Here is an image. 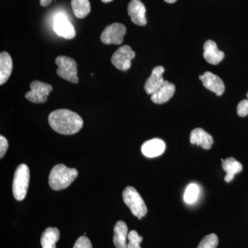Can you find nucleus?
<instances>
[{
	"label": "nucleus",
	"mask_w": 248,
	"mask_h": 248,
	"mask_svg": "<svg viewBox=\"0 0 248 248\" xmlns=\"http://www.w3.org/2000/svg\"><path fill=\"white\" fill-rule=\"evenodd\" d=\"M72 9L77 17L83 19L91 12V4L89 0H72Z\"/></svg>",
	"instance_id": "obj_21"
},
{
	"label": "nucleus",
	"mask_w": 248,
	"mask_h": 248,
	"mask_svg": "<svg viewBox=\"0 0 248 248\" xmlns=\"http://www.w3.org/2000/svg\"><path fill=\"white\" fill-rule=\"evenodd\" d=\"M165 69L161 66L155 67L152 71L150 78L146 80L144 89L147 94H152L157 91L164 84L165 80L163 78Z\"/></svg>",
	"instance_id": "obj_12"
},
{
	"label": "nucleus",
	"mask_w": 248,
	"mask_h": 248,
	"mask_svg": "<svg viewBox=\"0 0 248 248\" xmlns=\"http://www.w3.org/2000/svg\"><path fill=\"white\" fill-rule=\"evenodd\" d=\"M247 97H248V92L247 93Z\"/></svg>",
	"instance_id": "obj_31"
},
{
	"label": "nucleus",
	"mask_w": 248,
	"mask_h": 248,
	"mask_svg": "<svg viewBox=\"0 0 248 248\" xmlns=\"http://www.w3.org/2000/svg\"><path fill=\"white\" fill-rule=\"evenodd\" d=\"M52 1L53 0H40V4L42 6H47L52 2Z\"/></svg>",
	"instance_id": "obj_28"
},
{
	"label": "nucleus",
	"mask_w": 248,
	"mask_h": 248,
	"mask_svg": "<svg viewBox=\"0 0 248 248\" xmlns=\"http://www.w3.org/2000/svg\"><path fill=\"white\" fill-rule=\"evenodd\" d=\"M126 33V28L120 23L108 26L101 35V41L105 45H120L123 42Z\"/></svg>",
	"instance_id": "obj_6"
},
{
	"label": "nucleus",
	"mask_w": 248,
	"mask_h": 248,
	"mask_svg": "<svg viewBox=\"0 0 248 248\" xmlns=\"http://www.w3.org/2000/svg\"><path fill=\"white\" fill-rule=\"evenodd\" d=\"M166 144L159 139H153L143 143L141 146V152L147 157L153 158L160 156L164 153Z\"/></svg>",
	"instance_id": "obj_15"
},
{
	"label": "nucleus",
	"mask_w": 248,
	"mask_h": 248,
	"mask_svg": "<svg viewBox=\"0 0 248 248\" xmlns=\"http://www.w3.org/2000/svg\"><path fill=\"white\" fill-rule=\"evenodd\" d=\"M175 92V86L168 81H165L164 84L157 91L151 94L152 102L155 104H161L169 102Z\"/></svg>",
	"instance_id": "obj_14"
},
{
	"label": "nucleus",
	"mask_w": 248,
	"mask_h": 248,
	"mask_svg": "<svg viewBox=\"0 0 248 248\" xmlns=\"http://www.w3.org/2000/svg\"><path fill=\"white\" fill-rule=\"evenodd\" d=\"M50 127L57 133L70 135L78 133L82 128V118L78 114L67 109H59L49 115Z\"/></svg>",
	"instance_id": "obj_1"
},
{
	"label": "nucleus",
	"mask_w": 248,
	"mask_h": 248,
	"mask_svg": "<svg viewBox=\"0 0 248 248\" xmlns=\"http://www.w3.org/2000/svg\"><path fill=\"white\" fill-rule=\"evenodd\" d=\"M203 50V58L210 64H218L224 58V53L218 50L217 44L213 40L205 42Z\"/></svg>",
	"instance_id": "obj_13"
},
{
	"label": "nucleus",
	"mask_w": 248,
	"mask_h": 248,
	"mask_svg": "<svg viewBox=\"0 0 248 248\" xmlns=\"http://www.w3.org/2000/svg\"><path fill=\"white\" fill-rule=\"evenodd\" d=\"M128 239L129 242L127 244V248H141L140 245L143 241V238L136 231H130L128 234Z\"/></svg>",
	"instance_id": "obj_24"
},
{
	"label": "nucleus",
	"mask_w": 248,
	"mask_h": 248,
	"mask_svg": "<svg viewBox=\"0 0 248 248\" xmlns=\"http://www.w3.org/2000/svg\"><path fill=\"white\" fill-rule=\"evenodd\" d=\"M73 248H93V246L89 238L82 236L78 238Z\"/></svg>",
	"instance_id": "obj_25"
},
{
	"label": "nucleus",
	"mask_w": 248,
	"mask_h": 248,
	"mask_svg": "<svg viewBox=\"0 0 248 248\" xmlns=\"http://www.w3.org/2000/svg\"><path fill=\"white\" fill-rule=\"evenodd\" d=\"M53 30L57 35L66 40H72L76 35V29L63 14H59L55 17Z\"/></svg>",
	"instance_id": "obj_9"
},
{
	"label": "nucleus",
	"mask_w": 248,
	"mask_h": 248,
	"mask_svg": "<svg viewBox=\"0 0 248 248\" xmlns=\"http://www.w3.org/2000/svg\"><path fill=\"white\" fill-rule=\"evenodd\" d=\"M190 141L192 144L202 146L205 150L210 149L213 144V137L202 128H196L191 132Z\"/></svg>",
	"instance_id": "obj_16"
},
{
	"label": "nucleus",
	"mask_w": 248,
	"mask_h": 248,
	"mask_svg": "<svg viewBox=\"0 0 248 248\" xmlns=\"http://www.w3.org/2000/svg\"><path fill=\"white\" fill-rule=\"evenodd\" d=\"M78 175V170L69 169L63 164L54 166L49 175V186L54 190H61L68 187Z\"/></svg>",
	"instance_id": "obj_2"
},
{
	"label": "nucleus",
	"mask_w": 248,
	"mask_h": 248,
	"mask_svg": "<svg viewBox=\"0 0 248 248\" xmlns=\"http://www.w3.org/2000/svg\"><path fill=\"white\" fill-rule=\"evenodd\" d=\"M13 71V61L11 57L6 52L0 54V84L7 81Z\"/></svg>",
	"instance_id": "obj_19"
},
{
	"label": "nucleus",
	"mask_w": 248,
	"mask_h": 248,
	"mask_svg": "<svg viewBox=\"0 0 248 248\" xmlns=\"http://www.w3.org/2000/svg\"><path fill=\"white\" fill-rule=\"evenodd\" d=\"M166 2L169 3V4H172V3L176 2L177 0H164Z\"/></svg>",
	"instance_id": "obj_29"
},
{
	"label": "nucleus",
	"mask_w": 248,
	"mask_h": 248,
	"mask_svg": "<svg viewBox=\"0 0 248 248\" xmlns=\"http://www.w3.org/2000/svg\"><path fill=\"white\" fill-rule=\"evenodd\" d=\"M112 0H102V1L104 3H108V2H110V1H112Z\"/></svg>",
	"instance_id": "obj_30"
},
{
	"label": "nucleus",
	"mask_w": 248,
	"mask_h": 248,
	"mask_svg": "<svg viewBox=\"0 0 248 248\" xmlns=\"http://www.w3.org/2000/svg\"><path fill=\"white\" fill-rule=\"evenodd\" d=\"M135 57V52L129 46H123L112 55L111 62L117 69L125 71L131 66V60Z\"/></svg>",
	"instance_id": "obj_8"
},
{
	"label": "nucleus",
	"mask_w": 248,
	"mask_h": 248,
	"mask_svg": "<svg viewBox=\"0 0 248 248\" xmlns=\"http://www.w3.org/2000/svg\"><path fill=\"white\" fill-rule=\"evenodd\" d=\"M200 79L203 83L205 89L215 93L217 96H221L224 93V83L223 80L216 75L207 71L203 75L200 76Z\"/></svg>",
	"instance_id": "obj_10"
},
{
	"label": "nucleus",
	"mask_w": 248,
	"mask_h": 248,
	"mask_svg": "<svg viewBox=\"0 0 248 248\" xmlns=\"http://www.w3.org/2000/svg\"><path fill=\"white\" fill-rule=\"evenodd\" d=\"M123 200L125 205L130 208L134 216L141 219L146 216L148 209L143 199L135 187L128 186L123 192Z\"/></svg>",
	"instance_id": "obj_3"
},
{
	"label": "nucleus",
	"mask_w": 248,
	"mask_h": 248,
	"mask_svg": "<svg viewBox=\"0 0 248 248\" xmlns=\"http://www.w3.org/2000/svg\"><path fill=\"white\" fill-rule=\"evenodd\" d=\"M146 9L140 0H132L128 6V14L132 22L138 26H145L147 20Z\"/></svg>",
	"instance_id": "obj_11"
},
{
	"label": "nucleus",
	"mask_w": 248,
	"mask_h": 248,
	"mask_svg": "<svg viewBox=\"0 0 248 248\" xmlns=\"http://www.w3.org/2000/svg\"><path fill=\"white\" fill-rule=\"evenodd\" d=\"M55 63L58 66L57 74L60 78L73 84H78L79 81L77 69L78 64L73 59L61 55L56 58Z\"/></svg>",
	"instance_id": "obj_5"
},
{
	"label": "nucleus",
	"mask_w": 248,
	"mask_h": 248,
	"mask_svg": "<svg viewBox=\"0 0 248 248\" xmlns=\"http://www.w3.org/2000/svg\"><path fill=\"white\" fill-rule=\"evenodd\" d=\"M60 231L58 228H46L41 236L42 248H56V243L60 239Z\"/></svg>",
	"instance_id": "obj_20"
},
{
	"label": "nucleus",
	"mask_w": 248,
	"mask_h": 248,
	"mask_svg": "<svg viewBox=\"0 0 248 248\" xmlns=\"http://www.w3.org/2000/svg\"><path fill=\"white\" fill-rule=\"evenodd\" d=\"M221 161L222 168L226 172L225 181L227 183L232 182L234 179L235 174L242 171V164L236 161L234 158L230 157L226 159H221Z\"/></svg>",
	"instance_id": "obj_18"
},
{
	"label": "nucleus",
	"mask_w": 248,
	"mask_h": 248,
	"mask_svg": "<svg viewBox=\"0 0 248 248\" xmlns=\"http://www.w3.org/2000/svg\"><path fill=\"white\" fill-rule=\"evenodd\" d=\"M128 226L125 222L119 221L114 228L113 243L116 248H127Z\"/></svg>",
	"instance_id": "obj_17"
},
{
	"label": "nucleus",
	"mask_w": 248,
	"mask_h": 248,
	"mask_svg": "<svg viewBox=\"0 0 248 248\" xmlns=\"http://www.w3.org/2000/svg\"><path fill=\"white\" fill-rule=\"evenodd\" d=\"M218 244V239L215 234L207 235L201 241L197 248H217Z\"/></svg>",
	"instance_id": "obj_23"
},
{
	"label": "nucleus",
	"mask_w": 248,
	"mask_h": 248,
	"mask_svg": "<svg viewBox=\"0 0 248 248\" xmlns=\"http://www.w3.org/2000/svg\"><path fill=\"white\" fill-rule=\"evenodd\" d=\"M8 148H9V143L7 140L4 137L1 135L0 136V157L2 158L4 156Z\"/></svg>",
	"instance_id": "obj_27"
},
{
	"label": "nucleus",
	"mask_w": 248,
	"mask_h": 248,
	"mask_svg": "<svg viewBox=\"0 0 248 248\" xmlns=\"http://www.w3.org/2000/svg\"><path fill=\"white\" fill-rule=\"evenodd\" d=\"M30 180V171L26 164H20L15 172L14 183H13V192L15 199L22 201L27 196Z\"/></svg>",
	"instance_id": "obj_4"
},
{
	"label": "nucleus",
	"mask_w": 248,
	"mask_h": 248,
	"mask_svg": "<svg viewBox=\"0 0 248 248\" xmlns=\"http://www.w3.org/2000/svg\"><path fill=\"white\" fill-rule=\"evenodd\" d=\"M237 114L241 117L248 115V99H244L239 103L237 107Z\"/></svg>",
	"instance_id": "obj_26"
},
{
	"label": "nucleus",
	"mask_w": 248,
	"mask_h": 248,
	"mask_svg": "<svg viewBox=\"0 0 248 248\" xmlns=\"http://www.w3.org/2000/svg\"><path fill=\"white\" fill-rule=\"evenodd\" d=\"M200 189L195 184H190L187 186L184 194V201L186 203L192 204L195 203L198 197Z\"/></svg>",
	"instance_id": "obj_22"
},
{
	"label": "nucleus",
	"mask_w": 248,
	"mask_h": 248,
	"mask_svg": "<svg viewBox=\"0 0 248 248\" xmlns=\"http://www.w3.org/2000/svg\"><path fill=\"white\" fill-rule=\"evenodd\" d=\"M30 88L31 91L27 93L25 97L28 100L35 104L46 102L48 94L53 91L52 86L40 81H32Z\"/></svg>",
	"instance_id": "obj_7"
}]
</instances>
